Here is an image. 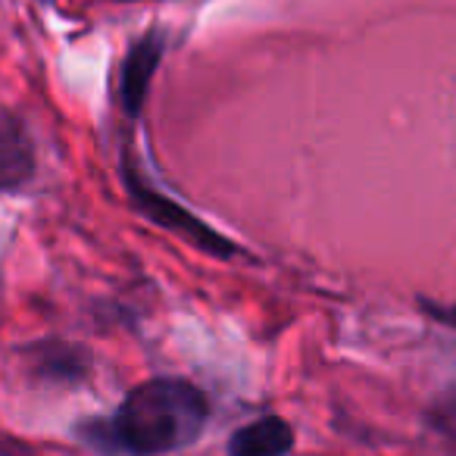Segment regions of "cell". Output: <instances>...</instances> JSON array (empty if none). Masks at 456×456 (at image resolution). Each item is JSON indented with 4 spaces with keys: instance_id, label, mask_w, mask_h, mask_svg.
Segmentation results:
<instances>
[{
    "instance_id": "6",
    "label": "cell",
    "mask_w": 456,
    "mask_h": 456,
    "mask_svg": "<svg viewBox=\"0 0 456 456\" xmlns=\"http://www.w3.org/2000/svg\"><path fill=\"white\" fill-rule=\"evenodd\" d=\"M294 447V428L281 416H260L228 437V456H285Z\"/></svg>"
},
{
    "instance_id": "1",
    "label": "cell",
    "mask_w": 456,
    "mask_h": 456,
    "mask_svg": "<svg viewBox=\"0 0 456 456\" xmlns=\"http://www.w3.org/2000/svg\"><path fill=\"white\" fill-rule=\"evenodd\" d=\"M209 403L182 379H153L132 387L113 419H91L82 437L103 453L159 456L197 441Z\"/></svg>"
},
{
    "instance_id": "7",
    "label": "cell",
    "mask_w": 456,
    "mask_h": 456,
    "mask_svg": "<svg viewBox=\"0 0 456 456\" xmlns=\"http://www.w3.org/2000/svg\"><path fill=\"white\" fill-rule=\"evenodd\" d=\"M419 306H422L425 313H428L431 319H437V322L450 325V329H456V304H435V300H419Z\"/></svg>"
},
{
    "instance_id": "3",
    "label": "cell",
    "mask_w": 456,
    "mask_h": 456,
    "mask_svg": "<svg viewBox=\"0 0 456 456\" xmlns=\"http://www.w3.org/2000/svg\"><path fill=\"white\" fill-rule=\"evenodd\" d=\"M28 369L47 381H82L91 372V354L72 341H35L22 350Z\"/></svg>"
},
{
    "instance_id": "2",
    "label": "cell",
    "mask_w": 456,
    "mask_h": 456,
    "mask_svg": "<svg viewBox=\"0 0 456 456\" xmlns=\"http://www.w3.org/2000/svg\"><path fill=\"white\" fill-rule=\"evenodd\" d=\"M122 182H126L128 200L134 203V209H138L141 216H147L153 225L184 238L188 244H194L197 250L216 256V260H228V256L238 254V248L228 241L225 235H219V232H216L213 225H207L203 219H197V216L191 213V209H184L178 200H172V197L159 194L157 188H151V182H147L144 175H138L132 166H126Z\"/></svg>"
},
{
    "instance_id": "5",
    "label": "cell",
    "mask_w": 456,
    "mask_h": 456,
    "mask_svg": "<svg viewBox=\"0 0 456 456\" xmlns=\"http://www.w3.org/2000/svg\"><path fill=\"white\" fill-rule=\"evenodd\" d=\"M163 57V41L157 35H147L138 45L128 51L126 63H122V76H119V97H122V110L128 116H138L144 110L147 91H151V78L159 66Z\"/></svg>"
},
{
    "instance_id": "4",
    "label": "cell",
    "mask_w": 456,
    "mask_h": 456,
    "mask_svg": "<svg viewBox=\"0 0 456 456\" xmlns=\"http://www.w3.org/2000/svg\"><path fill=\"white\" fill-rule=\"evenodd\" d=\"M35 175V147L26 126L0 110V194L20 191Z\"/></svg>"
},
{
    "instance_id": "8",
    "label": "cell",
    "mask_w": 456,
    "mask_h": 456,
    "mask_svg": "<svg viewBox=\"0 0 456 456\" xmlns=\"http://www.w3.org/2000/svg\"><path fill=\"white\" fill-rule=\"evenodd\" d=\"M20 453H26L20 444L7 441V437H0V456H20Z\"/></svg>"
}]
</instances>
